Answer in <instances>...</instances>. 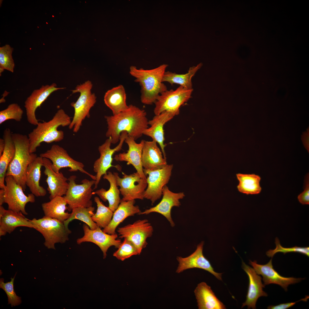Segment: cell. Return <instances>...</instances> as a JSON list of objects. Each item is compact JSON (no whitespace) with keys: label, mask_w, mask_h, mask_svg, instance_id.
<instances>
[{"label":"cell","mask_w":309,"mask_h":309,"mask_svg":"<svg viewBox=\"0 0 309 309\" xmlns=\"http://www.w3.org/2000/svg\"><path fill=\"white\" fill-rule=\"evenodd\" d=\"M104 118L108 125L106 136L111 138L112 144L119 141L123 131L126 132L135 140L142 136L144 130L148 128L146 111L132 104L123 112L115 115L106 116Z\"/></svg>","instance_id":"obj_1"},{"label":"cell","mask_w":309,"mask_h":309,"mask_svg":"<svg viewBox=\"0 0 309 309\" xmlns=\"http://www.w3.org/2000/svg\"><path fill=\"white\" fill-rule=\"evenodd\" d=\"M168 65L163 64L150 70L137 69L134 66L130 68V74L135 78V82L141 86L140 100L146 105L155 103L158 96L167 90L162 79Z\"/></svg>","instance_id":"obj_2"},{"label":"cell","mask_w":309,"mask_h":309,"mask_svg":"<svg viewBox=\"0 0 309 309\" xmlns=\"http://www.w3.org/2000/svg\"><path fill=\"white\" fill-rule=\"evenodd\" d=\"M71 121V117L64 110L61 109L58 110L50 120L39 122L36 127L28 135L30 152L35 153L42 142L49 143L63 140L64 132L58 130V128L60 126H69Z\"/></svg>","instance_id":"obj_3"},{"label":"cell","mask_w":309,"mask_h":309,"mask_svg":"<svg viewBox=\"0 0 309 309\" xmlns=\"http://www.w3.org/2000/svg\"><path fill=\"white\" fill-rule=\"evenodd\" d=\"M15 147L14 157L8 168L6 176H11L16 183L25 191L26 173L29 165L37 157V154L29 152L28 136L18 133H12Z\"/></svg>","instance_id":"obj_4"},{"label":"cell","mask_w":309,"mask_h":309,"mask_svg":"<svg viewBox=\"0 0 309 309\" xmlns=\"http://www.w3.org/2000/svg\"><path fill=\"white\" fill-rule=\"evenodd\" d=\"M92 86V82L88 80L78 85L75 89L72 90L73 94L80 93L77 101L70 104L74 108V114L68 126L70 129H73L75 133L79 131L85 118L90 117V110L96 103V97L95 94L91 92Z\"/></svg>","instance_id":"obj_5"},{"label":"cell","mask_w":309,"mask_h":309,"mask_svg":"<svg viewBox=\"0 0 309 309\" xmlns=\"http://www.w3.org/2000/svg\"><path fill=\"white\" fill-rule=\"evenodd\" d=\"M36 226L35 229L40 232L45 239L44 245L49 249H55L56 243H63L68 241L71 231L63 222L44 216L31 220Z\"/></svg>","instance_id":"obj_6"},{"label":"cell","mask_w":309,"mask_h":309,"mask_svg":"<svg viewBox=\"0 0 309 309\" xmlns=\"http://www.w3.org/2000/svg\"><path fill=\"white\" fill-rule=\"evenodd\" d=\"M76 177L72 175L68 178V185L66 194L64 197L68 205V209L78 207H89L92 206L91 198L92 195V186L95 180L85 179L80 184L76 182Z\"/></svg>","instance_id":"obj_7"},{"label":"cell","mask_w":309,"mask_h":309,"mask_svg":"<svg viewBox=\"0 0 309 309\" xmlns=\"http://www.w3.org/2000/svg\"><path fill=\"white\" fill-rule=\"evenodd\" d=\"M193 89H189L181 86L175 90H167L161 93L154 103V112L155 115L167 111L179 113V108L191 98Z\"/></svg>","instance_id":"obj_8"},{"label":"cell","mask_w":309,"mask_h":309,"mask_svg":"<svg viewBox=\"0 0 309 309\" xmlns=\"http://www.w3.org/2000/svg\"><path fill=\"white\" fill-rule=\"evenodd\" d=\"M128 135L127 132L123 131L121 134L119 144L114 148H110L111 139L108 138L104 142L99 146L98 150L100 154V157L94 162L93 165V170L96 173V180L94 189H96L102 175L106 174L107 171L110 168L114 167L118 171H120L121 167L119 165L115 166L112 164L114 153L122 149L124 142Z\"/></svg>","instance_id":"obj_9"},{"label":"cell","mask_w":309,"mask_h":309,"mask_svg":"<svg viewBox=\"0 0 309 309\" xmlns=\"http://www.w3.org/2000/svg\"><path fill=\"white\" fill-rule=\"evenodd\" d=\"M39 156L49 159L52 162L54 171L57 173L62 168H69V171H79L86 174L93 180H96V175H93L85 171L84 165L82 163L72 158L64 148L57 144L52 145L50 148L40 154Z\"/></svg>","instance_id":"obj_10"},{"label":"cell","mask_w":309,"mask_h":309,"mask_svg":"<svg viewBox=\"0 0 309 309\" xmlns=\"http://www.w3.org/2000/svg\"><path fill=\"white\" fill-rule=\"evenodd\" d=\"M153 228L147 219L138 220L132 224L118 228L119 237L126 238L137 249L139 255L147 245L146 239L152 235Z\"/></svg>","instance_id":"obj_11"},{"label":"cell","mask_w":309,"mask_h":309,"mask_svg":"<svg viewBox=\"0 0 309 309\" xmlns=\"http://www.w3.org/2000/svg\"><path fill=\"white\" fill-rule=\"evenodd\" d=\"M5 181L4 202L7 204L8 209L27 215L25 206L28 203L35 202V195L32 193L26 195L22 187L11 176H6Z\"/></svg>","instance_id":"obj_12"},{"label":"cell","mask_w":309,"mask_h":309,"mask_svg":"<svg viewBox=\"0 0 309 309\" xmlns=\"http://www.w3.org/2000/svg\"><path fill=\"white\" fill-rule=\"evenodd\" d=\"M173 165H168L161 169L154 170L143 169L147 186L144 194V198L149 200L152 204L159 199L162 195L163 187L168 183L173 168Z\"/></svg>","instance_id":"obj_13"},{"label":"cell","mask_w":309,"mask_h":309,"mask_svg":"<svg viewBox=\"0 0 309 309\" xmlns=\"http://www.w3.org/2000/svg\"><path fill=\"white\" fill-rule=\"evenodd\" d=\"M122 173L123 176L121 178L117 173H113L122 196L121 200L126 201L137 199L143 200L144 193L147 186L146 179L141 178L137 172L129 175L123 172Z\"/></svg>","instance_id":"obj_14"},{"label":"cell","mask_w":309,"mask_h":309,"mask_svg":"<svg viewBox=\"0 0 309 309\" xmlns=\"http://www.w3.org/2000/svg\"><path fill=\"white\" fill-rule=\"evenodd\" d=\"M83 228L84 235L77 239V244L87 242L95 244L102 252L104 258H106L107 251L110 247L114 246L118 248L122 242L120 240L117 239L118 236L116 233L110 234L105 233L98 226L95 229H91L86 224H84Z\"/></svg>","instance_id":"obj_15"},{"label":"cell","mask_w":309,"mask_h":309,"mask_svg":"<svg viewBox=\"0 0 309 309\" xmlns=\"http://www.w3.org/2000/svg\"><path fill=\"white\" fill-rule=\"evenodd\" d=\"M65 88L57 87L56 84L53 83L50 85H42L40 88L34 90L24 102L28 122L32 125L37 126L39 122L35 115L37 108L53 92Z\"/></svg>","instance_id":"obj_16"},{"label":"cell","mask_w":309,"mask_h":309,"mask_svg":"<svg viewBox=\"0 0 309 309\" xmlns=\"http://www.w3.org/2000/svg\"><path fill=\"white\" fill-rule=\"evenodd\" d=\"M203 245L204 242H201L197 245L195 250L187 257L178 256L177 258L179 264L176 272L179 274L187 269L198 268L208 272L217 279L221 280L222 273L215 272L210 262L203 255Z\"/></svg>","instance_id":"obj_17"},{"label":"cell","mask_w":309,"mask_h":309,"mask_svg":"<svg viewBox=\"0 0 309 309\" xmlns=\"http://www.w3.org/2000/svg\"><path fill=\"white\" fill-rule=\"evenodd\" d=\"M249 264L253 267L258 274L262 276L263 284L265 286L271 284H277L287 291L289 285L299 283L304 279L300 278L286 277L280 275L273 268L272 259L264 265L259 264L256 261L252 262L250 260Z\"/></svg>","instance_id":"obj_18"},{"label":"cell","mask_w":309,"mask_h":309,"mask_svg":"<svg viewBox=\"0 0 309 309\" xmlns=\"http://www.w3.org/2000/svg\"><path fill=\"white\" fill-rule=\"evenodd\" d=\"M162 198L155 206L141 212L139 214H148L152 212L159 213L165 217L173 227L175 224L171 217V210L174 207H179L181 205L180 200L185 196L183 192L175 193L171 191L165 186L162 191Z\"/></svg>","instance_id":"obj_19"},{"label":"cell","mask_w":309,"mask_h":309,"mask_svg":"<svg viewBox=\"0 0 309 309\" xmlns=\"http://www.w3.org/2000/svg\"><path fill=\"white\" fill-rule=\"evenodd\" d=\"M144 141L142 140L140 143H137L133 138L128 135L124 140L128 146L127 152L116 155L114 159L117 161L126 162L127 165H131L140 177L146 179V177L144 172L142 162V150Z\"/></svg>","instance_id":"obj_20"},{"label":"cell","mask_w":309,"mask_h":309,"mask_svg":"<svg viewBox=\"0 0 309 309\" xmlns=\"http://www.w3.org/2000/svg\"><path fill=\"white\" fill-rule=\"evenodd\" d=\"M44 173L47 176L46 181L48 185L47 190L50 194V200L57 196L65 195L67 191L68 179L65 177L61 172L57 173L53 169L51 161L49 159L43 158Z\"/></svg>","instance_id":"obj_21"},{"label":"cell","mask_w":309,"mask_h":309,"mask_svg":"<svg viewBox=\"0 0 309 309\" xmlns=\"http://www.w3.org/2000/svg\"><path fill=\"white\" fill-rule=\"evenodd\" d=\"M25 227L35 229L36 226L21 212L6 210L0 206V236L11 233L17 227Z\"/></svg>","instance_id":"obj_22"},{"label":"cell","mask_w":309,"mask_h":309,"mask_svg":"<svg viewBox=\"0 0 309 309\" xmlns=\"http://www.w3.org/2000/svg\"><path fill=\"white\" fill-rule=\"evenodd\" d=\"M242 267L248 276L249 285L246 300L242 304L241 308L247 306L248 309H255L256 303L258 298L268 296L263 290L265 286L262 283V277L256 273L253 268L243 262H242Z\"/></svg>","instance_id":"obj_23"},{"label":"cell","mask_w":309,"mask_h":309,"mask_svg":"<svg viewBox=\"0 0 309 309\" xmlns=\"http://www.w3.org/2000/svg\"><path fill=\"white\" fill-rule=\"evenodd\" d=\"M176 116L172 112L167 111L155 115L153 118L148 121L150 126L145 129L143 134L151 137L160 146L164 158L166 159L165 148L166 144L164 143L165 140L163 127L164 125Z\"/></svg>","instance_id":"obj_24"},{"label":"cell","mask_w":309,"mask_h":309,"mask_svg":"<svg viewBox=\"0 0 309 309\" xmlns=\"http://www.w3.org/2000/svg\"><path fill=\"white\" fill-rule=\"evenodd\" d=\"M155 141H144L142 150V162L144 169L154 170L161 169L166 165V159Z\"/></svg>","instance_id":"obj_25"},{"label":"cell","mask_w":309,"mask_h":309,"mask_svg":"<svg viewBox=\"0 0 309 309\" xmlns=\"http://www.w3.org/2000/svg\"><path fill=\"white\" fill-rule=\"evenodd\" d=\"M135 202V200L126 201L121 199L118 207L114 212L111 221L103 231L108 234H114L116 233L115 230L117 226L125 219L140 213L139 207L134 205Z\"/></svg>","instance_id":"obj_26"},{"label":"cell","mask_w":309,"mask_h":309,"mask_svg":"<svg viewBox=\"0 0 309 309\" xmlns=\"http://www.w3.org/2000/svg\"><path fill=\"white\" fill-rule=\"evenodd\" d=\"M43 166V158L37 157L28 166L27 169L25 183L31 193L37 197H43L47 192L39 184L41 177V168Z\"/></svg>","instance_id":"obj_27"},{"label":"cell","mask_w":309,"mask_h":309,"mask_svg":"<svg viewBox=\"0 0 309 309\" xmlns=\"http://www.w3.org/2000/svg\"><path fill=\"white\" fill-rule=\"evenodd\" d=\"M194 292L199 309H226L225 305L216 297L211 287L205 282L199 283Z\"/></svg>","instance_id":"obj_28"},{"label":"cell","mask_w":309,"mask_h":309,"mask_svg":"<svg viewBox=\"0 0 309 309\" xmlns=\"http://www.w3.org/2000/svg\"><path fill=\"white\" fill-rule=\"evenodd\" d=\"M12 133L9 128L4 131L3 138L5 142L4 149L0 157V188L4 189V182L6 173L10 163L13 159L15 152V147L12 137Z\"/></svg>","instance_id":"obj_29"},{"label":"cell","mask_w":309,"mask_h":309,"mask_svg":"<svg viewBox=\"0 0 309 309\" xmlns=\"http://www.w3.org/2000/svg\"><path fill=\"white\" fill-rule=\"evenodd\" d=\"M126 94L124 86L120 85L108 90L104 97L106 105L112 111L113 115L126 110Z\"/></svg>","instance_id":"obj_30"},{"label":"cell","mask_w":309,"mask_h":309,"mask_svg":"<svg viewBox=\"0 0 309 309\" xmlns=\"http://www.w3.org/2000/svg\"><path fill=\"white\" fill-rule=\"evenodd\" d=\"M103 178L107 180L109 183L110 187L108 190H106L103 188L92 192L93 195H98L103 201H108V207L113 212L118 207L120 202V192L117 185L115 177L110 171L103 175Z\"/></svg>","instance_id":"obj_31"},{"label":"cell","mask_w":309,"mask_h":309,"mask_svg":"<svg viewBox=\"0 0 309 309\" xmlns=\"http://www.w3.org/2000/svg\"><path fill=\"white\" fill-rule=\"evenodd\" d=\"M67 203L64 197L57 196L49 202L43 203L41 207L44 216L64 222L70 216V213L66 212L68 209Z\"/></svg>","instance_id":"obj_32"},{"label":"cell","mask_w":309,"mask_h":309,"mask_svg":"<svg viewBox=\"0 0 309 309\" xmlns=\"http://www.w3.org/2000/svg\"><path fill=\"white\" fill-rule=\"evenodd\" d=\"M239 183L237 186L238 191L243 193L256 194L259 193L262 188L260 185V177L255 174L236 175Z\"/></svg>","instance_id":"obj_33"},{"label":"cell","mask_w":309,"mask_h":309,"mask_svg":"<svg viewBox=\"0 0 309 309\" xmlns=\"http://www.w3.org/2000/svg\"><path fill=\"white\" fill-rule=\"evenodd\" d=\"M201 66V64H200L196 66L190 67L187 73L184 74H178L170 71H165L162 82H168L171 85L176 84L187 89H193L192 78Z\"/></svg>","instance_id":"obj_34"},{"label":"cell","mask_w":309,"mask_h":309,"mask_svg":"<svg viewBox=\"0 0 309 309\" xmlns=\"http://www.w3.org/2000/svg\"><path fill=\"white\" fill-rule=\"evenodd\" d=\"M94 207L92 206L89 207H78L73 208L69 218L64 222L68 227L69 223L74 219L80 220L87 225L90 229H94L98 226L93 221L92 216L94 215Z\"/></svg>","instance_id":"obj_35"},{"label":"cell","mask_w":309,"mask_h":309,"mask_svg":"<svg viewBox=\"0 0 309 309\" xmlns=\"http://www.w3.org/2000/svg\"><path fill=\"white\" fill-rule=\"evenodd\" d=\"M94 201L96 204L97 209L96 213L92 217V219L98 226L104 229L107 227L111 221L113 212L108 207L104 205L98 197H95Z\"/></svg>","instance_id":"obj_36"},{"label":"cell","mask_w":309,"mask_h":309,"mask_svg":"<svg viewBox=\"0 0 309 309\" xmlns=\"http://www.w3.org/2000/svg\"><path fill=\"white\" fill-rule=\"evenodd\" d=\"M13 48L6 44L0 47V75L6 70L13 73L15 64L12 56Z\"/></svg>","instance_id":"obj_37"},{"label":"cell","mask_w":309,"mask_h":309,"mask_svg":"<svg viewBox=\"0 0 309 309\" xmlns=\"http://www.w3.org/2000/svg\"><path fill=\"white\" fill-rule=\"evenodd\" d=\"M23 112L17 104H9L5 109L0 111V124L9 120H14L20 122L22 118Z\"/></svg>","instance_id":"obj_38"},{"label":"cell","mask_w":309,"mask_h":309,"mask_svg":"<svg viewBox=\"0 0 309 309\" xmlns=\"http://www.w3.org/2000/svg\"><path fill=\"white\" fill-rule=\"evenodd\" d=\"M118 250L113 254L114 256L119 260L124 261L131 256L139 255L138 251L132 243L126 238H124Z\"/></svg>","instance_id":"obj_39"},{"label":"cell","mask_w":309,"mask_h":309,"mask_svg":"<svg viewBox=\"0 0 309 309\" xmlns=\"http://www.w3.org/2000/svg\"><path fill=\"white\" fill-rule=\"evenodd\" d=\"M16 273L13 278H11V281L4 282L3 278L0 279V288L5 292L8 297V304H11V307L18 306L21 303V297L17 296L14 289V281Z\"/></svg>","instance_id":"obj_40"},{"label":"cell","mask_w":309,"mask_h":309,"mask_svg":"<svg viewBox=\"0 0 309 309\" xmlns=\"http://www.w3.org/2000/svg\"><path fill=\"white\" fill-rule=\"evenodd\" d=\"M275 243L276 245V248L273 250L270 249L266 252V255L269 257L272 258L276 253L279 252H282L284 254L290 252H298L308 257L309 256L308 247H302L295 246L290 248L284 247L281 245L280 241L277 237L276 238Z\"/></svg>","instance_id":"obj_41"},{"label":"cell","mask_w":309,"mask_h":309,"mask_svg":"<svg viewBox=\"0 0 309 309\" xmlns=\"http://www.w3.org/2000/svg\"><path fill=\"white\" fill-rule=\"evenodd\" d=\"M305 182V188L304 191L298 197L299 202L301 204L308 205L309 204V183L308 177Z\"/></svg>","instance_id":"obj_42"},{"label":"cell","mask_w":309,"mask_h":309,"mask_svg":"<svg viewBox=\"0 0 309 309\" xmlns=\"http://www.w3.org/2000/svg\"><path fill=\"white\" fill-rule=\"evenodd\" d=\"M309 296H306L305 298L294 302L282 303L276 305H270L267 307L268 309H286L292 306L297 302L300 301L306 302L309 298Z\"/></svg>","instance_id":"obj_43"},{"label":"cell","mask_w":309,"mask_h":309,"mask_svg":"<svg viewBox=\"0 0 309 309\" xmlns=\"http://www.w3.org/2000/svg\"><path fill=\"white\" fill-rule=\"evenodd\" d=\"M5 146V142L3 138H0V157H1L4 151Z\"/></svg>","instance_id":"obj_44"},{"label":"cell","mask_w":309,"mask_h":309,"mask_svg":"<svg viewBox=\"0 0 309 309\" xmlns=\"http://www.w3.org/2000/svg\"><path fill=\"white\" fill-rule=\"evenodd\" d=\"M4 189H1L0 190V206H2V205L4 203Z\"/></svg>","instance_id":"obj_45"},{"label":"cell","mask_w":309,"mask_h":309,"mask_svg":"<svg viewBox=\"0 0 309 309\" xmlns=\"http://www.w3.org/2000/svg\"><path fill=\"white\" fill-rule=\"evenodd\" d=\"M305 139V140H306L305 142H306V144H308V142H309V136H306V138Z\"/></svg>","instance_id":"obj_46"}]
</instances>
